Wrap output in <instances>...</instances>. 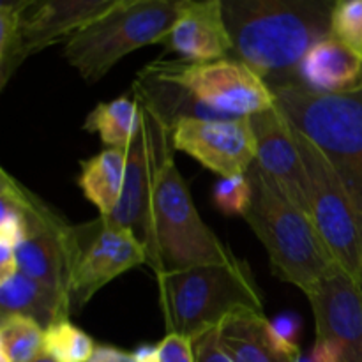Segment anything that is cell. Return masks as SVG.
I'll use <instances>...</instances> for the list:
<instances>
[{"instance_id":"cell-36","label":"cell","mask_w":362,"mask_h":362,"mask_svg":"<svg viewBox=\"0 0 362 362\" xmlns=\"http://www.w3.org/2000/svg\"><path fill=\"white\" fill-rule=\"evenodd\" d=\"M0 362H11V361H9V357L6 356V354L0 352Z\"/></svg>"},{"instance_id":"cell-23","label":"cell","mask_w":362,"mask_h":362,"mask_svg":"<svg viewBox=\"0 0 362 362\" xmlns=\"http://www.w3.org/2000/svg\"><path fill=\"white\" fill-rule=\"evenodd\" d=\"M94 349V339L69 320L45 329V354L57 362H88Z\"/></svg>"},{"instance_id":"cell-19","label":"cell","mask_w":362,"mask_h":362,"mask_svg":"<svg viewBox=\"0 0 362 362\" xmlns=\"http://www.w3.org/2000/svg\"><path fill=\"white\" fill-rule=\"evenodd\" d=\"M0 315H23L48 329L69 320L73 308L59 292L16 271L0 281Z\"/></svg>"},{"instance_id":"cell-24","label":"cell","mask_w":362,"mask_h":362,"mask_svg":"<svg viewBox=\"0 0 362 362\" xmlns=\"http://www.w3.org/2000/svg\"><path fill=\"white\" fill-rule=\"evenodd\" d=\"M23 64L20 48V16L0 11V88Z\"/></svg>"},{"instance_id":"cell-17","label":"cell","mask_w":362,"mask_h":362,"mask_svg":"<svg viewBox=\"0 0 362 362\" xmlns=\"http://www.w3.org/2000/svg\"><path fill=\"white\" fill-rule=\"evenodd\" d=\"M218 343L233 362H296L300 350L272 332L265 313H240L218 327Z\"/></svg>"},{"instance_id":"cell-1","label":"cell","mask_w":362,"mask_h":362,"mask_svg":"<svg viewBox=\"0 0 362 362\" xmlns=\"http://www.w3.org/2000/svg\"><path fill=\"white\" fill-rule=\"evenodd\" d=\"M243 60L274 88L300 83L299 66L320 39L331 34L336 0H219Z\"/></svg>"},{"instance_id":"cell-8","label":"cell","mask_w":362,"mask_h":362,"mask_svg":"<svg viewBox=\"0 0 362 362\" xmlns=\"http://www.w3.org/2000/svg\"><path fill=\"white\" fill-rule=\"evenodd\" d=\"M148 66L221 117H251L276 106L274 92L264 78L233 57L212 62L154 60Z\"/></svg>"},{"instance_id":"cell-14","label":"cell","mask_w":362,"mask_h":362,"mask_svg":"<svg viewBox=\"0 0 362 362\" xmlns=\"http://www.w3.org/2000/svg\"><path fill=\"white\" fill-rule=\"evenodd\" d=\"M257 163L297 209L310 216L308 173L288 120L278 106L250 117Z\"/></svg>"},{"instance_id":"cell-34","label":"cell","mask_w":362,"mask_h":362,"mask_svg":"<svg viewBox=\"0 0 362 362\" xmlns=\"http://www.w3.org/2000/svg\"><path fill=\"white\" fill-rule=\"evenodd\" d=\"M120 2L127 4V2H138V0H120ZM163 2H170V4H182V2H186V0H163Z\"/></svg>"},{"instance_id":"cell-15","label":"cell","mask_w":362,"mask_h":362,"mask_svg":"<svg viewBox=\"0 0 362 362\" xmlns=\"http://www.w3.org/2000/svg\"><path fill=\"white\" fill-rule=\"evenodd\" d=\"M186 62H212L232 55L233 42L219 0H186L161 42Z\"/></svg>"},{"instance_id":"cell-12","label":"cell","mask_w":362,"mask_h":362,"mask_svg":"<svg viewBox=\"0 0 362 362\" xmlns=\"http://www.w3.org/2000/svg\"><path fill=\"white\" fill-rule=\"evenodd\" d=\"M94 235L83 243L71 279V308L78 313L99 290L124 272L148 264L144 244L131 230L98 219Z\"/></svg>"},{"instance_id":"cell-11","label":"cell","mask_w":362,"mask_h":362,"mask_svg":"<svg viewBox=\"0 0 362 362\" xmlns=\"http://www.w3.org/2000/svg\"><path fill=\"white\" fill-rule=\"evenodd\" d=\"M172 144L221 179L246 175L257 161L250 117L182 119L173 126Z\"/></svg>"},{"instance_id":"cell-35","label":"cell","mask_w":362,"mask_h":362,"mask_svg":"<svg viewBox=\"0 0 362 362\" xmlns=\"http://www.w3.org/2000/svg\"><path fill=\"white\" fill-rule=\"evenodd\" d=\"M296 362H315V361H313V357H311V356H303V354H300L299 359H297Z\"/></svg>"},{"instance_id":"cell-29","label":"cell","mask_w":362,"mask_h":362,"mask_svg":"<svg viewBox=\"0 0 362 362\" xmlns=\"http://www.w3.org/2000/svg\"><path fill=\"white\" fill-rule=\"evenodd\" d=\"M194 356H197V362H233L219 346L218 329L207 332L194 341Z\"/></svg>"},{"instance_id":"cell-9","label":"cell","mask_w":362,"mask_h":362,"mask_svg":"<svg viewBox=\"0 0 362 362\" xmlns=\"http://www.w3.org/2000/svg\"><path fill=\"white\" fill-rule=\"evenodd\" d=\"M25 239L14 247L18 271L55 290L71 303V279L81 251L80 226H73L45 200L18 182Z\"/></svg>"},{"instance_id":"cell-33","label":"cell","mask_w":362,"mask_h":362,"mask_svg":"<svg viewBox=\"0 0 362 362\" xmlns=\"http://www.w3.org/2000/svg\"><path fill=\"white\" fill-rule=\"evenodd\" d=\"M34 362H57V361L52 359V357H49L48 354H42V356L37 357V359H35Z\"/></svg>"},{"instance_id":"cell-20","label":"cell","mask_w":362,"mask_h":362,"mask_svg":"<svg viewBox=\"0 0 362 362\" xmlns=\"http://www.w3.org/2000/svg\"><path fill=\"white\" fill-rule=\"evenodd\" d=\"M127 151L108 148L95 154L94 158L81 161V172L78 186L85 198L95 205L101 218H108L119 205L126 177Z\"/></svg>"},{"instance_id":"cell-27","label":"cell","mask_w":362,"mask_h":362,"mask_svg":"<svg viewBox=\"0 0 362 362\" xmlns=\"http://www.w3.org/2000/svg\"><path fill=\"white\" fill-rule=\"evenodd\" d=\"M159 362H197L194 341L179 332H166L158 343Z\"/></svg>"},{"instance_id":"cell-4","label":"cell","mask_w":362,"mask_h":362,"mask_svg":"<svg viewBox=\"0 0 362 362\" xmlns=\"http://www.w3.org/2000/svg\"><path fill=\"white\" fill-rule=\"evenodd\" d=\"M272 92L290 126L329 159L362 211V88L325 94L300 81Z\"/></svg>"},{"instance_id":"cell-3","label":"cell","mask_w":362,"mask_h":362,"mask_svg":"<svg viewBox=\"0 0 362 362\" xmlns=\"http://www.w3.org/2000/svg\"><path fill=\"white\" fill-rule=\"evenodd\" d=\"M246 175L253 194L244 219L264 244L272 272L308 296L332 265L338 264L334 255L310 216L281 193L257 161Z\"/></svg>"},{"instance_id":"cell-7","label":"cell","mask_w":362,"mask_h":362,"mask_svg":"<svg viewBox=\"0 0 362 362\" xmlns=\"http://www.w3.org/2000/svg\"><path fill=\"white\" fill-rule=\"evenodd\" d=\"M292 131L306 166L311 221L336 262L362 285V211L329 159L296 127Z\"/></svg>"},{"instance_id":"cell-16","label":"cell","mask_w":362,"mask_h":362,"mask_svg":"<svg viewBox=\"0 0 362 362\" xmlns=\"http://www.w3.org/2000/svg\"><path fill=\"white\" fill-rule=\"evenodd\" d=\"M120 0H32L20 18L21 60L57 45Z\"/></svg>"},{"instance_id":"cell-22","label":"cell","mask_w":362,"mask_h":362,"mask_svg":"<svg viewBox=\"0 0 362 362\" xmlns=\"http://www.w3.org/2000/svg\"><path fill=\"white\" fill-rule=\"evenodd\" d=\"M0 352L11 362H34L45 354V327L23 315H0Z\"/></svg>"},{"instance_id":"cell-13","label":"cell","mask_w":362,"mask_h":362,"mask_svg":"<svg viewBox=\"0 0 362 362\" xmlns=\"http://www.w3.org/2000/svg\"><path fill=\"white\" fill-rule=\"evenodd\" d=\"M317 339L341 346L345 362H362V285L336 264L308 293Z\"/></svg>"},{"instance_id":"cell-31","label":"cell","mask_w":362,"mask_h":362,"mask_svg":"<svg viewBox=\"0 0 362 362\" xmlns=\"http://www.w3.org/2000/svg\"><path fill=\"white\" fill-rule=\"evenodd\" d=\"M133 354L136 362H159L158 345H140Z\"/></svg>"},{"instance_id":"cell-21","label":"cell","mask_w":362,"mask_h":362,"mask_svg":"<svg viewBox=\"0 0 362 362\" xmlns=\"http://www.w3.org/2000/svg\"><path fill=\"white\" fill-rule=\"evenodd\" d=\"M140 124V105L136 99L122 95L108 103H99L83 122V129L98 133L108 148L127 151Z\"/></svg>"},{"instance_id":"cell-18","label":"cell","mask_w":362,"mask_h":362,"mask_svg":"<svg viewBox=\"0 0 362 362\" xmlns=\"http://www.w3.org/2000/svg\"><path fill=\"white\" fill-rule=\"evenodd\" d=\"M299 76L304 85L325 94L361 90L362 55L329 34L304 55Z\"/></svg>"},{"instance_id":"cell-5","label":"cell","mask_w":362,"mask_h":362,"mask_svg":"<svg viewBox=\"0 0 362 362\" xmlns=\"http://www.w3.org/2000/svg\"><path fill=\"white\" fill-rule=\"evenodd\" d=\"M226 244L204 223L173 156L161 166L152 198V247L148 265L154 274L235 260Z\"/></svg>"},{"instance_id":"cell-26","label":"cell","mask_w":362,"mask_h":362,"mask_svg":"<svg viewBox=\"0 0 362 362\" xmlns=\"http://www.w3.org/2000/svg\"><path fill=\"white\" fill-rule=\"evenodd\" d=\"M251 182L247 175L223 177L216 182L212 200L219 212L225 216H243L251 205Z\"/></svg>"},{"instance_id":"cell-2","label":"cell","mask_w":362,"mask_h":362,"mask_svg":"<svg viewBox=\"0 0 362 362\" xmlns=\"http://www.w3.org/2000/svg\"><path fill=\"white\" fill-rule=\"evenodd\" d=\"M168 332L193 341L240 313H264V299L250 265L228 264L166 271L156 274Z\"/></svg>"},{"instance_id":"cell-28","label":"cell","mask_w":362,"mask_h":362,"mask_svg":"<svg viewBox=\"0 0 362 362\" xmlns=\"http://www.w3.org/2000/svg\"><path fill=\"white\" fill-rule=\"evenodd\" d=\"M272 332L276 334V338L281 339L285 345L293 346V349H299V334L300 327H303V322L300 317L296 313H281L276 318L271 320Z\"/></svg>"},{"instance_id":"cell-25","label":"cell","mask_w":362,"mask_h":362,"mask_svg":"<svg viewBox=\"0 0 362 362\" xmlns=\"http://www.w3.org/2000/svg\"><path fill=\"white\" fill-rule=\"evenodd\" d=\"M331 35L362 55V0H336Z\"/></svg>"},{"instance_id":"cell-30","label":"cell","mask_w":362,"mask_h":362,"mask_svg":"<svg viewBox=\"0 0 362 362\" xmlns=\"http://www.w3.org/2000/svg\"><path fill=\"white\" fill-rule=\"evenodd\" d=\"M88 362H136L134 354L113 345H95Z\"/></svg>"},{"instance_id":"cell-32","label":"cell","mask_w":362,"mask_h":362,"mask_svg":"<svg viewBox=\"0 0 362 362\" xmlns=\"http://www.w3.org/2000/svg\"><path fill=\"white\" fill-rule=\"evenodd\" d=\"M32 4V0H0V11H6V13H13L16 16L21 18V14L25 13L28 6Z\"/></svg>"},{"instance_id":"cell-10","label":"cell","mask_w":362,"mask_h":362,"mask_svg":"<svg viewBox=\"0 0 362 362\" xmlns=\"http://www.w3.org/2000/svg\"><path fill=\"white\" fill-rule=\"evenodd\" d=\"M140 124L127 147L126 177L119 205L103 221L131 230L151 253L152 198L166 159L173 156L172 131L140 101Z\"/></svg>"},{"instance_id":"cell-6","label":"cell","mask_w":362,"mask_h":362,"mask_svg":"<svg viewBox=\"0 0 362 362\" xmlns=\"http://www.w3.org/2000/svg\"><path fill=\"white\" fill-rule=\"evenodd\" d=\"M179 6L163 0L119 2L74 32L64 42V57L85 81L95 83L129 53L148 45H161Z\"/></svg>"}]
</instances>
